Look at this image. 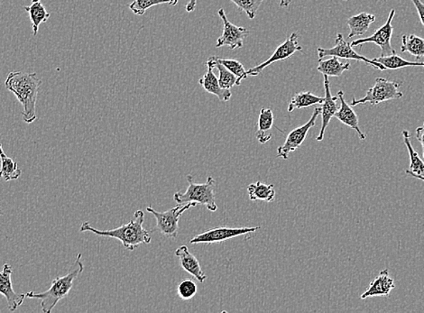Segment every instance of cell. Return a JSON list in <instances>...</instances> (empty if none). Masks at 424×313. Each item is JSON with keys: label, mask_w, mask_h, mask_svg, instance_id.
Segmentation results:
<instances>
[{"label": "cell", "mask_w": 424, "mask_h": 313, "mask_svg": "<svg viewBox=\"0 0 424 313\" xmlns=\"http://www.w3.org/2000/svg\"><path fill=\"white\" fill-rule=\"evenodd\" d=\"M324 76V89L325 97L324 101L321 103V127L319 136H317L318 142H321L324 139V134L326 129L330 122L331 119L333 118L335 113L340 109L337 101H338V96L331 95L330 84L329 81V76L323 75Z\"/></svg>", "instance_id": "5bb4252c"}, {"label": "cell", "mask_w": 424, "mask_h": 313, "mask_svg": "<svg viewBox=\"0 0 424 313\" xmlns=\"http://www.w3.org/2000/svg\"><path fill=\"white\" fill-rule=\"evenodd\" d=\"M143 222H145V213L141 209H138L128 223L117 229L100 230L92 227L90 222H85L81 224L80 232H91L97 236L118 239L126 249L134 251L142 244L151 243L152 237L148 230L143 228Z\"/></svg>", "instance_id": "7a4b0ae2"}, {"label": "cell", "mask_w": 424, "mask_h": 313, "mask_svg": "<svg viewBox=\"0 0 424 313\" xmlns=\"http://www.w3.org/2000/svg\"><path fill=\"white\" fill-rule=\"evenodd\" d=\"M216 64L215 68L218 69V82H220L221 87L224 89H231L233 86L237 85L238 77L236 76L230 70L218 63L217 56H215Z\"/></svg>", "instance_id": "4dcf8cb0"}, {"label": "cell", "mask_w": 424, "mask_h": 313, "mask_svg": "<svg viewBox=\"0 0 424 313\" xmlns=\"http://www.w3.org/2000/svg\"><path fill=\"white\" fill-rule=\"evenodd\" d=\"M324 97H320L311 91H302L293 96L288 105V112L292 113L296 109L310 108V106L321 104Z\"/></svg>", "instance_id": "d4e9b609"}, {"label": "cell", "mask_w": 424, "mask_h": 313, "mask_svg": "<svg viewBox=\"0 0 424 313\" xmlns=\"http://www.w3.org/2000/svg\"><path fill=\"white\" fill-rule=\"evenodd\" d=\"M0 164H1L0 178L4 179L6 182L18 180L20 175L22 174V171L19 169L18 163L6 156L1 144H0Z\"/></svg>", "instance_id": "603a6c76"}, {"label": "cell", "mask_w": 424, "mask_h": 313, "mask_svg": "<svg viewBox=\"0 0 424 313\" xmlns=\"http://www.w3.org/2000/svg\"><path fill=\"white\" fill-rule=\"evenodd\" d=\"M198 287L196 283L191 279L181 281L177 287V294L182 300L189 301L197 294Z\"/></svg>", "instance_id": "d6a6232c"}, {"label": "cell", "mask_w": 424, "mask_h": 313, "mask_svg": "<svg viewBox=\"0 0 424 313\" xmlns=\"http://www.w3.org/2000/svg\"><path fill=\"white\" fill-rule=\"evenodd\" d=\"M239 10L247 14L249 19H254L256 16V13L265 0H231Z\"/></svg>", "instance_id": "1f68e13d"}, {"label": "cell", "mask_w": 424, "mask_h": 313, "mask_svg": "<svg viewBox=\"0 0 424 313\" xmlns=\"http://www.w3.org/2000/svg\"><path fill=\"white\" fill-rule=\"evenodd\" d=\"M42 84V80L36 72L27 74L21 71H12L6 79V88L16 96L23 106L22 116L24 121L27 124H32L37 119V96Z\"/></svg>", "instance_id": "6da1fadb"}, {"label": "cell", "mask_w": 424, "mask_h": 313, "mask_svg": "<svg viewBox=\"0 0 424 313\" xmlns=\"http://www.w3.org/2000/svg\"><path fill=\"white\" fill-rule=\"evenodd\" d=\"M174 254L179 259L181 267L184 271L190 274L201 284L204 283L207 279V275L204 274L199 260L190 252L187 246L183 245L178 247Z\"/></svg>", "instance_id": "2e32d148"}, {"label": "cell", "mask_w": 424, "mask_h": 313, "mask_svg": "<svg viewBox=\"0 0 424 313\" xmlns=\"http://www.w3.org/2000/svg\"><path fill=\"white\" fill-rule=\"evenodd\" d=\"M25 10L29 14V19L32 22L33 34L36 36L41 24L47 22L51 14L47 12L41 0H32V4L25 6Z\"/></svg>", "instance_id": "7402d4cb"}, {"label": "cell", "mask_w": 424, "mask_h": 313, "mask_svg": "<svg viewBox=\"0 0 424 313\" xmlns=\"http://www.w3.org/2000/svg\"><path fill=\"white\" fill-rule=\"evenodd\" d=\"M317 51L320 59H323V57L326 56H336L340 58V59L364 61L365 64L370 65V66L378 69V70H385V67L381 64L378 63V61L368 59V58L363 56V55L358 54L353 49L351 44L344 40V37L341 34H337L334 47L330 48V49L318 48Z\"/></svg>", "instance_id": "ba28073f"}, {"label": "cell", "mask_w": 424, "mask_h": 313, "mask_svg": "<svg viewBox=\"0 0 424 313\" xmlns=\"http://www.w3.org/2000/svg\"><path fill=\"white\" fill-rule=\"evenodd\" d=\"M84 266L81 262V254H78L76 260L71 267L69 273L64 277H58L52 282V284L47 291L43 292H35L30 291L26 292V297L31 299H39L41 300V308L44 313H50L57 305L61 299L66 297L71 288L74 287L75 279L83 273Z\"/></svg>", "instance_id": "3957f363"}, {"label": "cell", "mask_w": 424, "mask_h": 313, "mask_svg": "<svg viewBox=\"0 0 424 313\" xmlns=\"http://www.w3.org/2000/svg\"><path fill=\"white\" fill-rule=\"evenodd\" d=\"M378 63L381 64L385 70H398V69L405 67H423L424 68V61H409L403 58L398 56V54L388 55V56H381L373 59Z\"/></svg>", "instance_id": "4316f807"}, {"label": "cell", "mask_w": 424, "mask_h": 313, "mask_svg": "<svg viewBox=\"0 0 424 313\" xmlns=\"http://www.w3.org/2000/svg\"><path fill=\"white\" fill-rule=\"evenodd\" d=\"M350 63H341L340 58L330 56V59H320L317 70L327 76L340 77L344 71L350 70Z\"/></svg>", "instance_id": "cb8c5ba5"}, {"label": "cell", "mask_w": 424, "mask_h": 313, "mask_svg": "<svg viewBox=\"0 0 424 313\" xmlns=\"http://www.w3.org/2000/svg\"><path fill=\"white\" fill-rule=\"evenodd\" d=\"M275 123V116L273 110L270 108H264L260 110L258 116V129L256 134V139L260 144H266L272 139L271 129Z\"/></svg>", "instance_id": "d6986e66"}, {"label": "cell", "mask_w": 424, "mask_h": 313, "mask_svg": "<svg viewBox=\"0 0 424 313\" xmlns=\"http://www.w3.org/2000/svg\"><path fill=\"white\" fill-rule=\"evenodd\" d=\"M375 21V16L368 13H360L350 17L347 21L348 26L350 27L348 39H353L355 36H363Z\"/></svg>", "instance_id": "ffe728a7"}, {"label": "cell", "mask_w": 424, "mask_h": 313, "mask_svg": "<svg viewBox=\"0 0 424 313\" xmlns=\"http://www.w3.org/2000/svg\"><path fill=\"white\" fill-rule=\"evenodd\" d=\"M403 142H405L407 147V150L409 152L410 156V167L409 171L413 172L416 174H423L424 173V162L422 158L419 156L418 153L413 149V144L411 143V134L407 130L403 131Z\"/></svg>", "instance_id": "83f0119b"}, {"label": "cell", "mask_w": 424, "mask_h": 313, "mask_svg": "<svg viewBox=\"0 0 424 313\" xmlns=\"http://www.w3.org/2000/svg\"><path fill=\"white\" fill-rule=\"evenodd\" d=\"M416 139L422 144L424 158V124L416 129Z\"/></svg>", "instance_id": "e575fe53"}, {"label": "cell", "mask_w": 424, "mask_h": 313, "mask_svg": "<svg viewBox=\"0 0 424 313\" xmlns=\"http://www.w3.org/2000/svg\"><path fill=\"white\" fill-rule=\"evenodd\" d=\"M0 214H1V209H0Z\"/></svg>", "instance_id": "f35d334b"}, {"label": "cell", "mask_w": 424, "mask_h": 313, "mask_svg": "<svg viewBox=\"0 0 424 313\" xmlns=\"http://www.w3.org/2000/svg\"><path fill=\"white\" fill-rule=\"evenodd\" d=\"M261 229V227H234L221 226L217 228L207 230V232L198 234L193 239H191L190 243L193 244H213L227 242L235 237L249 235Z\"/></svg>", "instance_id": "52a82bcc"}, {"label": "cell", "mask_w": 424, "mask_h": 313, "mask_svg": "<svg viewBox=\"0 0 424 313\" xmlns=\"http://www.w3.org/2000/svg\"><path fill=\"white\" fill-rule=\"evenodd\" d=\"M402 53L408 51L416 61H420L424 58V39L415 34H405L402 37Z\"/></svg>", "instance_id": "484cf974"}, {"label": "cell", "mask_w": 424, "mask_h": 313, "mask_svg": "<svg viewBox=\"0 0 424 313\" xmlns=\"http://www.w3.org/2000/svg\"><path fill=\"white\" fill-rule=\"evenodd\" d=\"M218 16L223 22V31L217 40L216 47L228 46L231 50L239 49L244 46V40L249 34L246 27L237 26L232 24L226 16L223 9L218 10Z\"/></svg>", "instance_id": "7c38bea8"}, {"label": "cell", "mask_w": 424, "mask_h": 313, "mask_svg": "<svg viewBox=\"0 0 424 313\" xmlns=\"http://www.w3.org/2000/svg\"><path fill=\"white\" fill-rule=\"evenodd\" d=\"M198 204L195 202H189L186 204H178L176 207L169 211L159 212L153 209L151 206L146 208L148 212L151 213L156 219V232L162 234L163 236L176 239L179 232V220L183 213L191 208L196 207Z\"/></svg>", "instance_id": "8992f818"}, {"label": "cell", "mask_w": 424, "mask_h": 313, "mask_svg": "<svg viewBox=\"0 0 424 313\" xmlns=\"http://www.w3.org/2000/svg\"><path fill=\"white\" fill-rule=\"evenodd\" d=\"M199 84L208 94H213L221 101L228 102L232 96L231 89H224L221 87L220 82L216 75L214 74L213 69L208 68V71L203 78L200 79Z\"/></svg>", "instance_id": "ac0fdd59"}, {"label": "cell", "mask_w": 424, "mask_h": 313, "mask_svg": "<svg viewBox=\"0 0 424 313\" xmlns=\"http://www.w3.org/2000/svg\"><path fill=\"white\" fill-rule=\"evenodd\" d=\"M248 194L251 201L273 202L276 199V192L273 184L256 182L248 187Z\"/></svg>", "instance_id": "44dd1931"}, {"label": "cell", "mask_w": 424, "mask_h": 313, "mask_svg": "<svg viewBox=\"0 0 424 313\" xmlns=\"http://www.w3.org/2000/svg\"><path fill=\"white\" fill-rule=\"evenodd\" d=\"M298 40V34L293 33L291 34L285 42L280 44V46L276 48V51H273L271 55V57L268 58L264 63L258 65V66L249 69V70L247 71L248 76H258V75L261 74L266 67L269 66V65L278 63V61H286L291 56H293L296 51H302L303 47L300 46Z\"/></svg>", "instance_id": "8fae6325"}, {"label": "cell", "mask_w": 424, "mask_h": 313, "mask_svg": "<svg viewBox=\"0 0 424 313\" xmlns=\"http://www.w3.org/2000/svg\"><path fill=\"white\" fill-rule=\"evenodd\" d=\"M338 101H340V109L335 113V118L340 120L344 125L350 127L358 133V136L362 141L365 140V135L360 129V125H358V116L355 114L353 109L350 104H348L347 101L344 99V92L340 91L338 92Z\"/></svg>", "instance_id": "e0dca14e"}, {"label": "cell", "mask_w": 424, "mask_h": 313, "mask_svg": "<svg viewBox=\"0 0 424 313\" xmlns=\"http://www.w3.org/2000/svg\"><path fill=\"white\" fill-rule=\"evenodd\" d=\"M179 0H135L129 5V9L136 16H143L150 8L161 4L176 6Z\"/></svg>", "instance_id": "f1b7e54d"}, {"label": "cell", "mask_w": 424, "mask_h": 313, "mask_svg": "<svg viewBox=\"0 0 424 313\" xmlns=\"http://www.w3.org/2000/svg\"><path fill=\"white\" fill-rule=\"evenodd\" d=\"M405 174L407 175H409V177H413V178H417V179H420V180H422L424 182V177L423 174H416L415 173H413V172L409 171V170H406L405 171Z\"/></svg>", "instance_id": "8d00e7d4"}, {"label": "cell", "mask_w": 424, "mask_h": 313, "mask_svg": "<svg viewBox=\"0 0 424 313\" xmlns=\"http://www.w3.org/2000/svg\"><path fill=\"white\" fill-rule=\"evenodd\" d=\"M412 2L415 6L417 12H418L420 23H422L424 26V4L420 0H412Z\"/></svg>", "instance_id": "836d02e7"}, {"label": "cell", "mask_w": 424, "mask_h": 313, "mask_svg": "<svg viewBox=\"0 0 424 313\" xmlns=\"http://www.w3.org/2000/svg\"><path fill=\"white\" fill-rule=\"evenodd\" d=\"M187 182L189 184L186 192H176L173 195V201L178 204H186L189 202L206 206L208 211L217 212L216 188L217 182L214 178L208 177L205 184L194 182L193 175H187Z\"/></svg>", "instance_id": "277c9868"}, {"label": "cell", "mask_w": 424, "mask_h": 313, "mask_svg": "<svg viewBox=\"0 0 424 313\" xmlns=\"http://www.w3.org/2000/svg\"><path fill=\"white\" fill-rule=\"evenodd\" d=\"M218 63L224 65L228 70H230L232 74L238 77L237 86L241 84L243 80H246L248 77V72L246 71L244 66L238 61L234 59H224V58L217 57Z\"/></svg>", "instance_id": "f546056e"}, {"label": "cell", "mask_w": 424, "mask_h": 313, "mask_svg": "<svg viewBox=\"0 0 424 313\" xmlns=\"http://www.w3.org/2000/svg\"><path fill=\"white\" fill-rule=\"evenodd\" d=\"M395 288V281L390 275L388 269H384L379 273L378 277L372 281L367 291L361 295V300L370 297H388L391 292Z\"/></svg>", "instance_id": "9a60e30c"}, {"label": "cell", "mask_w": 424, "mask_h": 313, "mask_svg": "<svg viewBox=\"0 0 424 313\" xmlns=\"http://www.w3.org/2000/svg\"><path fill=\"white\" fill-rule=\"evenodd\" d=\"M198 0H190L189 3L186 5V11L188 13L193 12L195 9H196Z\"/></svg>", "instance_id": "d590c367"}, {"label": "cell", "mask_w": 424, "mask_h": 313, "mask_svg": "<svg viewBox=\"0 0 424 313\" xmlns=\"http://www.w3.org/2000/svg\"><path fill=\"white\" fill-rule=\"evenodd\" d=\"M395 16V10L392 9L389 13L388 19L386 20L384 26L379 27L371 36L367 37V39L353 41L351 43V46H360L364 44L373 43L381 48V56H388V55L395 54L396 51L392 47L391 44L393 32H394V26H393L392 24Z\"/></svg>", "instance_id": "9c48e42d"}, {"label": "cell", "mask_w": 424, "mask_h": 313, "mask_svg": "<svg viewBox=\"0 0 424 313\" xmlns=\"http://www.w3.org/2000/svg\"><path fill=\"white\" fill-rule=\"evenodd\" d=\"M291 3V0H280V6H282V8H287V6H289Z\"/></svg>", "instance_id": "74e56055"}, {"label": "cell", "mask_w": 424, "mask_h": 313, "mask_svg": "<svg viewBox=\"0 0 424 313\" xmlns=\"http://www.w3.org/2000/svg\"><path fill=\"white\" fill-rule=\"evenodd\" d=\"M401 85L400 82L388 81L385 78H378L375 85L368 89L365 97L360 99L353 97L350 105L351 106L365 104L375 106L383 102L401 99L403 96V92L400 91Z\"/></svg>", "instance_id": "5b68a950"}, {"label": "cell", "mask_w": 424, "mask_h": 313, "mask_svg": "<svg viewBox=\"0 0 424 313\" xmlns=\"http://www.w3.org/2000/svg\"><path fill=\"white\" fill-rule=\"evenodd\" d=\"M320 108H316L314 109L312 116L309 119V121L304 124V125L296 127V129L292 130L287 136L285 144L283 146H279L277 149V157L283 158V159L287 160L289 158L290 154L295 152L296 149H298L302 146L304 141L306 139L308 133L313 126H316V120L318 116L320 114Z\"/></svg>", "instance_id": "30bf717a"}, {"label": "cell", "mask_w": 424, "mask_h": 313, "mask_svg": "<svg viewBox=\"0 0 424 313\" xmlns=\"http://www.w3.org/2000/svg\"><path fill=\"white\" fill-rule=\"evenodd\" d=\"M13 268L6 263L0 271V294L4 295L10 312H15L24 304L26 294H16L13 289L11 275Z\"/></svg>", "instance_id": "4fadbf2b"}]
</instances>
